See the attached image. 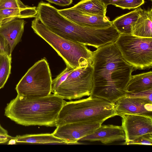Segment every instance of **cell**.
Here are the masks:
<instances>
[{"mask_svg":"<svg viewBox=\"0 0 152 152\" xmlns=\"http://www.w3.org/2000/svg\"><path fill=\"white\" fill-rule=\"evenodd\" d=\"M93 87L90 96L115 103L127 94L134 69L122 57L115 42L93 52Z\"/></svg>","mask_w":152,"mask_h":152,"instance_id":"1","label":"cell"},{"mask_svg":"<svg viewBox=\"0 0 152 152\" xmlns=\"http://www.w3.org/2000/svg\"><path fill=\"white\" fill-rule=\"evenodd\" d=\"M36 16L50 31L69 41L97 48L115 42L120 34L112 25L106 28L83 26L62 15L50 4L41 1L37 7Z\"/></svg>","mask_w":152,"mask_h":152,"instance_id":"2","label":"cell"},{"mask_svg":"<svg viewBox=\"0 0 152 152\" xmlns=\"http://www.w3.org/2000/svg\"><path fill=\"white\" fill-rule=\"evenodd\" d=\"M66 102L54 94L33 99L18 94L7 104L4 115L16 123L25 126H55Z\"/></svg>","mask_w":152,"mask_h":152,"instance_id":"3","label":"cell"},{"mask_svg":"<svg viewBox=\"0 0 152 152\" xmlns=\"http://www.w3.org/2000/svg\"><path fill=\"white\" fill-rule=\"evenodd\" d=\"M115 103L90 96L86 99L66 102L58 115L56 126L78 122L102 123L118 115Z\"/></svg>","mask_w":152,"mask_h":152,"instance_id":"4","label":"cell"},{"mask_svg":"<svg viewBox=\"0 0 152 152\" xmlns=\"http://www.w3.org/2000/svg\"><path fill=\"white\" fill-rule=\"evenodd\" d=\"M34 32L47 42L57 52L66 66L75 69L92 64L93 52L83 44L64 39L50 29L37 17L32 21Z\"/></svg>","mask_w":152,"mask_h":152,"instance_id":"5","label":"cell"},{"mask_svg":"<svg viewBox=\"0 0 152 152\" xmlns=\"http://www.w3.org/2000/svg\"><path fill=\"white\" fill-rule=\"evenodd\" d=\"M52 81L48 63L44 58L28 69L15 89L18 94L27 99L43 97L51 94Z\"/></svg>","mask_w":152,"mask_h":152,"instance_id":"6","label":"cell"},{"mask_svg":"<svg viewBox=\"0 0 152 152\" xmlns=\"http://www.w3.org/2000/svg\"><path fill=\"white\" fill-rule=\"evenodd\" d=\"M115 43L123 58L134 70L152 67V38L120 34Z\"/></svg>","mask_w":152,"mask_h":152,"instance_id":"7","label":"cell"},{"mask_svg":"<svg viewBox=\"0 0 152 152\" xmlns=\"http://www.w3.org/2000/svg\"><path fill=\"white\" fill-rule=\"evenodd\" d=\"M93 72L91 63L74 69L53 93L69 100L90 96L93 87Z\"/></svg>","mask_w":152,"mask_h":152,"instance_id":"8","label":"cell"},{"mask_svg":"<svg viewBox=\"0 0 152 152\" xmlns=\"http://www.w3.org/2000/svg\"><path fill=\"white\" fill-rule=\"evenodd\" d=\"M102 124L87 122L69 123L57 126L52 133L67 144H79L78 141L93 133Z\"/></svg>","mask_w":152,"mask_h":152,"instance_id":"9","label":"cell"},{"mask_svg":"<svg viewBox=\"0 0 152 152\" xmlns=\"http://www.w3.org/2000/svg\"><path fill=\"white\" fill-rule=\"evenodd\" d=\"M122 118V127L125 134L123 145L145 134L152 133V118L147 116L126 114Z\"/></svg>","mask_w":152,"mask_h":152,"instance_id":"10","label":"cell"},{"mask_svg":"<svg viewBox=\"0 0 152 152\" xmlns=\"http://www.w3.org/2000/svg\"><path fill=\"white\" fill-rule=\"evenodd\" d=\"M115 103L118 115L135 114L152 118V102L146 99L126 95L121 98Z\"/></svg>","mask_w":152,"mask_h":152,"instance_id":"11","label":"cell"},{"mask_svg":"<svg viewBox=\"0 0 152 152\" xmlns=\"http://www.w3.org/2000/svg\"><path fill=\"white\" fill-rule=\"evenodd\" d=\"M60 14L66 18L83 26L96 27L106 28L112 25L106 16L87 14L71 8L58 10Z\"/></svg>","mask_w":152,"mask_h":152,"instance_id":"12","label":"cell"},{"mask_svg":"<svg viewBox=\"0 0 152 152\" xmlns=\"http://www.w3.org/2000/svg\"><path fill=\"white\" fill-rule=\"evenodd\" d=\"M125 133L121 126L113 124L101 125L92 134L79 140L99 141L105 144L125 140Z\"/></svg>","mask_w":152,"mask_h":152,"instance_id":"13","label":"cell"},{"mask_svg":"<svg viewBox=\"0 0 152 152\" xmlns=\"http://www.w3.org/2000/svg\"><path fill=\"white\" fill-rule=\"evenodd\" d=\"M25 24L23 19H16L0 26V37L7 41L12 52L21 41Z\"/></svg>","mask_w":152,"mask_h":152,"instance_id":"14","label":"cell"},{"mask_svg":"<svg viewBox=\"0 0 152 152\" xmlns=\"http://www.w3.org/2000/svg\"><path fill=\"white\" fill-rule=\"evenodd\" d=\"M152 9L143 10L131 26V34L142 38H152Z\"/></svg>","mask_w":152,"mask_h":152,"instance_id":"15","label":"cell"},{"mask_svg":"<svg viewBox=\"0 0 152 152\" xmlns=\"http://www.w3.org/2000/svg\"><path fill=\"white\" fill-rule=\"evenodd\" d=\"M152 89V72L132 75L127 86V93L136 94Z\"/></svg>","mask_w":152,"mask_h":152,"instance_id":"16","label":"cell"},{"mask_svg":"<svg viewBox=\"0 0 152 152\" xmlns=\"http://www.w3.org/2000/svg\"><path fill=\"white\" fill-rule=\"evenodd\" d=\"M37 13V8L30 7L26 9L9 8L0 10V26L16 19L35 17Z\"/></svg>","mask_w":152,"mask_h":152,"instance_id":"17","label":"cell"},{"mask_svg":"<svg viewBox=\"0 0 152 152\" xmlns=\"http://www.w3.org/2000/svg\"><path fill=\"white\" fill-rule=\"evenodd\" d=\"M143 10L137 8L131 12L118 17L112 21V24L120 34H131V26Z\"/></svg>","mask_w":152,"mask_h":152,"instance_id":"18","label":"cell"},{"mask_svg":"<svg viewBox=\"0 0 152 152\" xmlns=\"http://www.w3.org/2000/svg\"><path fill=\"white\" fill-rule=\"evenodd\" d=\"M17 142L38 144H67L66 142L55 137L53 133L29 134L18 135L15 137Z\"/></svg>","mask_w":152,"mask_h":152,"instance_id":"19","label":"cell"},{"mask_svg":"<svg viewBox=\"0 0 152 152\" xmlns=\"http://www.w3.org/2000/svg\"><path fill=\"white\" fill-rule=\"evenodd\" d=\"M70 8L87 14L106 16L107 6L101 0H82Z\"/></svg>","mask_w":152,"mask_h":152,"instance_id":"20","label":"cell"},{"mask_svg":"<svg viewBox=\"0 0 152 152\" xmlns=\"http://www.w3.org/2000/svg\"><path fill=\"white\" fill-rule=\"evenodd\" d=\"M12 57L0 54V89L7 82L11 72Z\"/></svg>","mask_w":152,"mask_h":152,"instance_id":"21","label":"cell"},{"mask_svg":"<svg viewBox=\"0 0 152 152\" xmlns=\"http://www.w3.org/2000/svg\"><path fill=\"white\" fill-rule=\"evenodd\" d=\"M144 0H119L112 4L123 9H134L144 3Z\"/></svg>","mask_w":152,"mask_h":152,"instance_id":"22","label":"cell"},{"mask_svg":"<svg viewBox=\"0 0 152 152\" xmlns=\"http://www.w3.org/2000/svg\"><path fill=\"white\" fill-rule=\"evenodd\" d=\"M74 69L66 66V68L52 81L51 92L53 93L66 78Z\"/></svg>","mask_w":152,"mask_h":152,"instance_id":"23","label":"cell"},{"mask_svg":"<svg viewBox=\"0 0 152 152\" xmlns=\"http://www.w3.org/2000/svg\"><path fill=\"white\" fill-rule=\"evenodd\" d=\"M29 7L24 5L20 0H0V10L9 8L26 9Z\"/></svg>","mask_w":152,"mask_h":152,"instance_id":"24","label":"cell"},{"mask_svg":"<svg viewBox=\"0 0 152 152\" xmlns=\"http://www.w3.org/2000/svg\"><path fill=\"white\" fill-rule=\"evenodd\" d=\"M126 145H152V133L142 135L133 140L127 143Z\"/></svg>","mask_w":152,"mask_h":152,"instance_id":"25","label":"cell"},{"mask_svg":"<svg viewBox=\"0 0 152 152\" xmlns=\"http://www.w3.org/2000/svg\"><path fill=\"white\" fill-rule=\"evenodd\" d=\"M12 52L10 46L7 41L0 37V54L11 57Z\"/></svg>","mask_w":152,"mask_h":152,"instance_id":"26","label":"cell"},{"mask_svg":"<svg viewBox=\"0 0 152 152\" xmlns=\"http://www.w3.org/2000/svg\"><path fill=\"white\" fill-rule=\"evenodd\" d=\"M152 89L136 94L127 93L126 95L129 97L144 99L152 102Z\"/></svg>","mask_w":152,"mask_h":152,"instance_id":"27","label":"cell"},{"mask_svg":"<svg viewBox=\"0 0 152 152\" xmlns=\"http://www.w3.org/2000/svg\"><path fill=\"white\" fill-rule=\"evenodd\" d=\"M49 2L61 6H69L71 4L73 0H46Z\"/></svg>","mask_w":152,"mask_h":152,"instance_id":"28","label":"cell"},{"mask_svg":"<svg viewBox=\"0 0 152 152\" xmlns=\"http://www.w3.org/2000/svg\"><path fill=\"white\" fill-rule=\"evenodd\" d=\"M15 137L8 135V134H5L0 133V140H6L8 141L10 139Z\"/></svg>","mask_w":152,"mask_h":152,"instance_id":"29","label":"cell"},{"mask_svg":"<svg viewBox=\"0 0 152 152\" xmlns=\"http://www.w3.org/2000/svg\"><path fill=\"white\" fill-rule=\"evenodd\" d=\"M106 6L109 4H112L119 0H101Z\"/></svg>","mask_w":152,"mask_h":152,"instance_id":"30","label":"cell"},{"mask_svg":"<svg viewBox=\"0 0 152 152\" xmlns=\"http://www.w3.org/2000/svg\"><path fill=\"white\" fill-rule=\"evenodd\" d=\"M0 133L7 134L8 132L7 131L3 128L0 124Z\"/></svg>","mask_w":152,"mask_h":152,"instance_id":"31","label":"cell"},{"mask_svg":"<svg viewBox=\"0 0 152 152\" xmlns=\"http://www.w3.org/2000/svg\"><path fill=\"white\" fill-rule=\"evenodd\" d=\"M17 142L16 140L15 137L14 138L8 141V145H14Z\"/></svg>","mask_w":152,"mask_h":152,"instance_id":"32","label":"cell"},{"mask_svg":"<svg viewBox=\"0 0 152 152\" xmlns=\"http://www.w3.org/2000/svg\"><path fill=\"white\" fill-rule=\"evenodd\" d=\"M7 140H0V143H4L8 142Z\"/></svg>","mask_w":152,"mask_h":152,"instance_id":"33","label":"cell"},{"mask_svg":"<svg viewBox=\"0 0 152 152\" xmlns=\"http://www.w3.org/2000/svg\"><path fill=\"white\" fill-rule=\"evenodd\" d=\"M151 0V1H152V0Z\"/></svg>","mask_w":152,"mask_h":152,"instance_id":"34","label":"cell"},{"mask_svg":"<svg viewBox=\"0 0 152 152\" xmlns=\"http://www.w3.org/2000/svg\"></svg>","mask_w":152,"mask_h":152,"instance_id":"35","label":"cell"}]
</instances>
